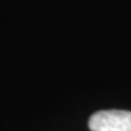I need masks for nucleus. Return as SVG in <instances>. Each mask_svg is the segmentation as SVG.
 Returning a JSON list of instances; mask_svg holds the SVG:
<instances>
[{"label":"nucleus","instance_id":"1","mask_svg":"<svg viewBox=\"0 0 131 131\" xmlns=\"http://www.w3.org/2000/svg\"><path fill=\"white\" fill-rule=\"evenodd\" d=\"M91 131H131V112L101 110L93 114L89 120Z\"/></svg>","mask_w":131,"mask_h":131}]
</instances>
